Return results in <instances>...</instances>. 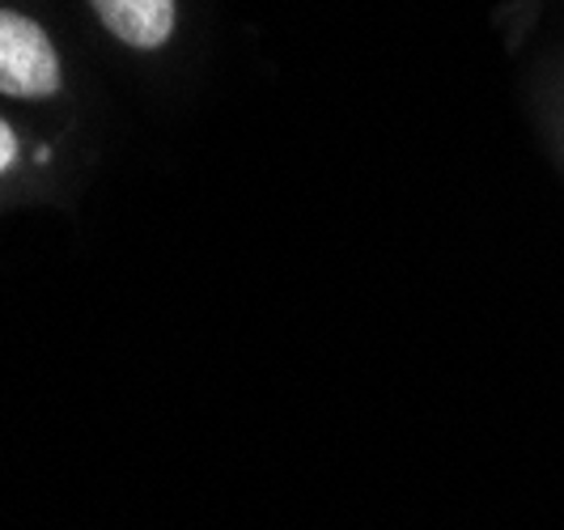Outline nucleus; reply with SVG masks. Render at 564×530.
Returning <instances> with one entry per match:
<instances>
[{
  "instance_id": "1",
  "label": "nucleus",
  "mask_w": 564,
  "mask_h": 530,
  "mask_svg": "<svg viewBox=\"0 0 564 530\" xmlns=\"http://www.w3.org/2000/svg\"><path fill=\"white\" fill-rule=\"evenodd\" d=\"M59 89V56L43 26L0 9V94L9 98H52Z\"/></svg>"
},
{
  "instance_id": "2",
  "label": "nucleus",
  "mask_w": 564,
  "mask_h": 530,
  "mask_svg": "<svg viewBox=\"0 0 564 530\" xmlns=\"http://www.w3.org/2000/svg\"><path fill=\"white\" fill-rule=\"evenodd\" d=\"M94 13L128 47H162L174 30V0H89Z\"/></svg>"
},
{
  "instance_id": "3",
  "label": "nucleus",
  "mask_w": 564,
  "mask_h": 530,
  "mask_svg": "<svg viewBox=\"0 0 564 530\" xmlns=\"http://www.w3.org/2000/svg\"><path fill=\"white\" fill-rule=\"evenodd\" d=\"M13 158H18V137H13V128L0 119V174L13 166Z\"/></svg>"
}]
</instances>
